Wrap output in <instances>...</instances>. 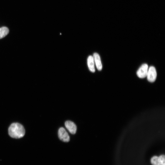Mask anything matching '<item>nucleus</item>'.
Instances as JSON below:
<instances>
[{
	"instance_id": "obj_1",
	"label": "nucleus",
	"mask_w": 165,
	"mask_h": 165,
	"mask_svg": "<svg viewBox=\"0 0 165 165\" xmlns=\"http://www.w3.org/2000/svg\"><path fill=\"white\" fill-rule=\"evenodd\" d=\"M9 134L10 137L15 139H19L23 137L25 131L23 126L18 123H14L9 126Z\"/></svg>"
},
{
	"instance_id": "obj_2",
	"label": "nucleus",
	"mask_w": 165,
	"mask_h": 165,
	"mask_svg": "<svg viewBox=\"0 0 165 165\" xmlns=\"http://www.w3.org/2000/svg\"><path fill=\"white\" fill-rule=\"evenodd\" d=\"M58 136L60 139L65 142H68L70 141V137L65 129L61 127L58 131Z\"/></svg>"
},
{
	"instance_id": "obj_3",
	"label": "nucleus",
	"mask_w": 165,
	"mask_h": 165,
	"mask_svg": "<svg viewBox=\"0 0 165 165\" xmlns=\"http://www.w3.org/2000/svg\"><path fill=\"white\" fill-rule=\"evenodd\" d=\"M157 73L156 69L153 66H151L148 69L147 76L148 81L150 82H153L156 80Z\"/></svg>"
},
{
	"instance_id": "obj_4",
	"label": "nucleus",
	"mask_w": 165,
	"mask_h": 165,
	"mask_svg": "<svg viewBox=\"0 0 165 165\" xmlns=\"http://www.w3.org/2000/svg\"><path fill=\"white\" fill-rule=\"evenodd\" d=\"M148 71V66L147 64H143L137 72L138 76L140 79H143L147 76Z\"/></svg>"
},
{
	"instance_id": "obj_5",
	"label": "nucleus",
	"mask_w": 165,
	"mask_h": 165,
	"mask_svg": "<svg viewBox=\"0 0 165 165\" xmlns=\"http://www.w3.org/2000/svg\"><path fill=\"white\" fill-rule=\"evenodd\" d=\"M150 161L153 165H165V155H161L159 157L154 156L151 158Z\"/></svg>"
},
{
	"instance_id": "obj_6",
	"label": "nucleus",
	"mask_w": 165,
	"mask_h": 165,
	"mask_svg": "<svg viewBox=\"0 0 165 165\" xmlns=\"http://www.w3.org/2000/svg\"><path fill=\"white\" fill-rule=\"evenodd\" d=\"M66 128L72 134H75L76 132L77 127L75 124L71 121H67L65 123Z\"/></svg>"
},
{
	"instance_id": "obj_7",
	"label": "nucleus",
	"mask_w": 165,
	"mask_h": 165,
	"mask_svg": "<svg viewBox=\"0 0 165 165\" xmlns=\"http://www.w3.org/2000/svg\"><path fill=\"white\" fill-rule=\"evenodd\" d=\"M93 57L97 69L98 71H101L102 69V66L100 55L97 53H95L93 55Z\"/></svg>"
},
{
	"instance_id": "obj_8",
	"label": "nucleus",
	"mask_w": 165,
	"mask_h": 165,
	"mask_svg": "<svg viewBox=\"0 0 165 165\" xmlns=\"http://www.w3.org/2000/svg\"><path fill=\"white\" fill-rule=\"evenodd\" d=\"M88 65L90 71L92 72H95L94 61L93 56H89L88 59Z\"/></svg>"
},
{
	"instance_id": "obj_9",
	"label": "nucleus",
	"mask_w": 165,
	"mask_h": 165,
	"mask_svg": "<svg viewBox=\"0 0 165 165\" xmlns=\"http://www.w3.org/2000/svg\"><path fill=\"white\" fill-rule=\"evenodd\" d=\"M8 28L6 27L0 28V39H2L6 36L9 33Z\"/></svg>"
}]
</instances>
